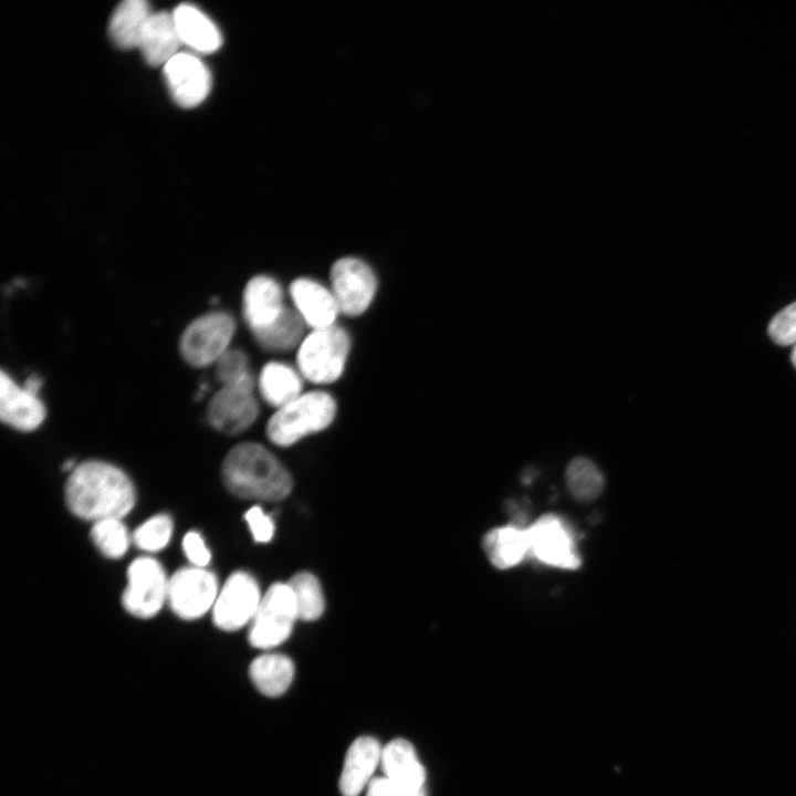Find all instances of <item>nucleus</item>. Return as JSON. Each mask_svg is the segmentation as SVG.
Wrapping results in <instances>:
<instances>
[{"mask_svg":"<svg viewBox=\"0 0 796 796\" xmlns=\"http://www.w3.org/2000/svg\"><path fill=\"white\" fill-rule=\"evenodd\" d=\"M366 796H427L425 789H411L385 776H375L366 788Z\"/></svg>","mask_w":796,"mask_h":796,"instance_id":"34","label":"nucleus"},{"mask_svg":"<svg viewBox=\"0 0 796 796\" xmlns=\"http://www.w3.org/2000/svg\"><path fill=\"white\" fill-rule=\"evenodd\" d=\"M255 688L266 696H279L290 687L294 677L293 661L281 653H263L249 668Z\"/></svg>","mask_w":796,"mask_h":796,"instance_id":"24","label":"nucleus"},{"mask_svg":"<svg viewBox=\"0 0 796 796\" xmlns=\"http://www.w3.org/2000/svg\"><path fill=\"white\" fill-rule=\"evenodd\" d=\"M298 370L281 362L265 364L258 378L262 398L276 409L302 395L303 380Z\"/></svg>","mask_w":796,"mask_h":796,"instance_id":"22","label":"nucleus"},{"mask_svg":"<svg viewBox=\"0 0 796 796\" xmlns=\"http://www.w3.org/2000/svg\"><path fill=\"white\" fill-rule=\"evenodd\" d=\"M566 485L576 500L589 502L600 494L604 476L591 460L576 457L567 465Z\"/></svg>","mask_w":796,"mask_h":796,"instance_id":"26","label":"nucleus"},{"mask_svg":"<svg viewBox=\"0 0 796 796\" xmlns=\"http://www.w3.org/2000/svg\"><path fill=\"white\" fill-rule=\"evenodd\" d=\"M289 292L306 326L320 329L335 325L341 311L331 290L312 279L300 277L291 283Z\"/></svg>","mask_w":796,"mask_h":796,"instance_id":"16","label":"nucleus"},{"mask_svg":"<svg viewBox=\"0 0 796 796\" xmlns=\"http://www.w3.org/2000/svg\"><path fill=\"white\" fill-rule=\"evenodd\" d=\"M172 13L153 12L140 38L138 48L151 66L165 65L181 45Z\"/></svg>","mask_w":796,"mask_h":796,"instance_id":"20","label":"nucleus"},{"mask_svg":"<svg viewBox=\"0 0 796 796\" xmlns=\"http://www.w3.org/2000/svg\"><path fill=\"white\" fill-rule=\"evenodd\" d=\"M171 13L182 44L199 53H212L221 46L219 29L198 7L181 3Z\"/></svg>","mask_w":796,"mask_h":796,"instance_id":"18","label":"nucleus"},{"mask_svg":"<svg viewBox=\"0 0 796 796\" xmlns=\"http://www.w3.org/2000/svg\"><path fill=\"white\" fill-rule=\"evenodd\" d=\"M336 415V402L325 391H308L276 409L266 425L268 438L289 447L307 434L326 429Z\"/></svg>","mask_w":796,"mask_h":796,"instance_id":"3","label":"nucleus"},{"mask_svg":"<svg viewBox=\"0 0 796 796\" xmlns=\"http://www.w3.org/2000/svg\"><path fill=\"white\" fill-rule=\"evenodd\" d=\"M349 347V336L341 326L313 329L297 348V370L311 383H333L343 374Z\"/></svg>","mask_w":796,"mask_h":796,"instance_id":"4","label":"nucleus"},{"mask_svg":"<svg viewBox=\"0 0 796 796\" xmlns=\"http://www.w3.org/2000/svg\"><path fill=\"white\" fill-rule=\"evenodd\" d=\"M172 527V520L169 515L157 514L135 530L133 542L143 551L158 552L169 543Z\"/></svg>","mask_w":796,"mask_h":796,"instance_id":"29","label":"nucleus"},{"mask_svg":"<svg viewBox=\"0 0 796 796\" xmlns=\"http://www.w3.org/2000/svg\"><path fill=\"white\" fill-rule=\"evenodd\" d=\"M164 76L174 101L181 107H195L211 90V74L196 54L179 52L164 65Z\"/></svg>","mask_w":796,"mask_h":796,"instance_id":"13","label":"nucleus"},{"mask_svg":"<svg viewBox=\"0 0 796 796\" xmlns=\"http://www.w3.org/2000/svg\"><path fill=\"white\" fill-rule=\"evenodd\" d=\"M46 416L45 406L39 395L18 385L13 378L1 370L0 375V418L1 421L19 431L36 430Z\"/></svg>","mask_w":796,"mask_h":796,"instance_id":"14","label":"nucleus"},{"mask_svg":"<svg viewBox=\"0 0 796 796\" xmlns=\"http://www.w3.org/2000/svg\"><path fill=\"white\" fill-rule=\"evenodd\" d=\"M329 277L331 291L342 313L357 316L369 307L377 280L367 263L357 258H342L333 264Z\"/></svg>","mask_w":796,"mask_h":796,"instance_id":"10","label":"nucleus"},{"mask_svg":"<svg viewBox=\"0 0 796 796\" xmlns=\"http://www.w3.org/2000/svg\"><path fill=\"white\" fill-rule=\"evenodd\" d=\"M380 768L385 777L411 789H425L426 771L410 742L395 739L383 746Z\"/></svg>","mask_w":796,"mask_h":796,"instance_id":"19","label":"nucleus"},{"mask_svg":"<svg viewBox=\"0 0 796 796\" xmlns=\"http://www.w3.org/2000/svg\"><path fill=\"white\" fill-rule=\"evenodd\" d=\"M153 14L144 0H126L114 10L108 25L112 41L121 49L138 48L144 29Z\"/></svg>","mask_w":796,"mask_h":796,"instance_id":"23","label":"nucleus"},{"mask_svg":"<svg viewBox=\"0 0 796 796\" xmlns=\"http://www.w3.org/2000/svg\"><path fill=\"white\" fill-rule=\"evenodd\" d=\"M221 472L228 490L247 500L280 501L293 485L284 465L256 442L233 447L223 459Z\"/></svg>","mask_w":796,"mask_h":796,"instance_id":"2","label":"nucleus"},{"mask_svg":"<svg viewBox=\"0 0 796 796\" xmlns=\"http://www.w3.org/2000/svg\"><path fill=\"white\" fill-rule=\"evenodd\" d=\"M214 376L220 386L253 377L248 355L241 349L229 348L214 364Z\"/></svg>","mask_w":796,"mask_h":796,"instance_id":"30","label":"nucleus"},{"mask_svg":"<svg viewBox=\"0 0 796 796\" xmlns=\"http://www.w3.org/2000/svg\"><path fill=\"white\" fill-rule=\"evenodd\" d=\"M296 604L298 619L315 620L324 611L323 590L317 578L307 572L295 574L287 583Z\"/></svg>","mask_w":796,"mask_h":796,"instance_id":"27","label":"nucleus"},{"mask_svg":"<svg viewBox=\"0 0 796 796\" xmlns=\"http://www.w3.org/2000/svg\"><path fill=\"white\" fill-rule=\"evenodd\" d=\"M251 534L256 543H268L274 534V523L260 506H253L244 514Z\"/></svg>","mask_w":796,"mask_h":796,"instance_id":"32","label":"nucleus"},{"mask_svg":"<svg viewBox=\"0 0 796 796\" xmlns=\"http://www.w3.org/2000/svg\"><path fill=\"white\" fill-rule=\"evenodd\" d=\"M258 415L253 377L220 386L207 406L209 425L229 436L245 431L256 420Z\"/></svg>","mask_w":796,"mask_h":796,"instance_id":"7","label":"nucleus"},{"mask_svg":"<svg viewBox=\"0 0 796 796\" xmlns=\"http://www.w3.org/2000/svg\"><path fill=\"white\" fill-rule=\"evenodd\" d=\"M182 548L192 566L205 567L211 559L203 537L196 531H190L184 536Z\"/></svg>","mask_w":796,"mask_h":796,"instance_id":"33","label":"nucleus"},{"mask_svg":"<svg viewBox=\"0 0 796 796\" xmlns=\"http://www.w3.org/2000/svg\"><path fill=\"white\" fill-rule=\"evenodd\" d=\"M768 334L778 345L796 344V302L784 307L772 318Z\"/></svg>","mask_w":796,"mask_h":796,"instance_id":"31","label":"nucleus"},{"mask_svg":"<svg viewBox=\"0 0 796 796\" xmlns=\"http://www.w3.org/2000/svg\"><path fill=\"white\" fill-rule=\"evenodd\" d=\"M527 534L530 554L540 562L563 569H576L580 566L573 532L559 516H541L527 527Z\"/></svg>","mask_w":796,"mask_h":796,"instance_id":"11","label":"nucleus"},{"mask_svg":"<svg viewBox=\"0 0 796 796\" xmlns=\"http://www.w3.org/2000/svg\"><path fill=\"white\" fill-rule=\"evenodd\" d=\"M381 751L383 746L371 736H360L350 744L338 783L343 796H358L368 787L380 766Z\"/></svg>","mask_w":796,"mask_h":796,"instance_id":"17","label":"nucleus"},{"mask_svg":"<svg viewBox=\"0 0 796 796\" xmlns=\"http://www.w3.org/2000/svg\"><path fill=\"white\" fill-rule=\"evenodd\" d=\"M283 290L268 275H255L245 284L242 313L251 333L271 325L285 310Z\"/></svg>","mask_w":796,"mask_h":796,"instance_id":"15","label":"nucleus"},{"mask_svg":"<svg viewBox=\"0 0 796 796\" xmlns=\"http://www.w3.org/2000/svg\"><path fill=\"white\" fill-rule=\"evenodd\" d=\"M255 579L245 572L229 576L212 607L213 622L222 630L233 631L251 622L261 601Z\"/></svg>","mask_w":796,"mask_h":796,"instance_id":"12","label":"nucleus"},{"mask_svg":"<svg viewBox=\"0 0 796 796\" xmlns=\"http://www.w3.org/2000/svg\"><path fill=\"white\" fill-rule=\"evenodd\" d=\"M135 489L118 467L88 460L76 465L65 484V501L73 514L88 521L123 519L135 504Z\"/></svg>","mask_w":796,"mask_h":796,"instance_id":"1","label":"nucleus"},{"mask_svg":"<svg viewBox=\"0 0 796 796\" xmlns=\"http://www.w3.org/2000/svg\"><path fill=\"white\" fill-rule=\"evenodd\" d=\"M296 619V604L289 584L275 583L262 596L250 622L249 641L259 649L276 647L290 637Z\"/></svg>","mask_w":796,"mask_h":796,"instance_id":"6","label":"nucleus"},{"mask_svg":"<svg viewBox=\"0 0 796 796\" xmlns=\"http://www.w3.org/2000/svg\"><path fill=\"white\" fill-rule=\"evenodd\" d=\"M91 538L106 557L119 558L128 549L129 535L122 519H105L94 522Z\"/></svg>","mask_w":796,"mask_h":796,"instance_id":"28","label":"nucleus"},{"mask_svg":"<svg viewBox=\"0 0 796 796\" xmlns=\"http://www.w3.org/2000/svg\"><path fill=\"white\" fill-rule=\"evenodd\" d=\"M305 322L296 310L285 307L268 327L253 333L255 342L266 350H290L304 339Z\"/></svg>","mask_w":796,"mask_h":796,"instance_id":"25","label":"nucleus"},{"mask_svg":"<svg viewBox=\"0 0 796 796\" xmlns=\"http://www.w3.org/2000/svg\"><path fill=\"white\" fill-rule=\"evenodd\" d=\"M42 384V378L38 374H32L25 379L23 387L31 392L39 395Z\"/></svg>","mask_w":796,"mask_h":796,"instance_id":"35","label":"nucleus"},{"mask_svg":"<svg viewBox=\"0 0 796 796\" xmlns=\"http://www.w3.org/2000/svg\"><path fill=\"white\" fill-rule=\"evenodd\" d=\"M482 546L494 567L516 566L530 553L527 528L515 524L495 527L483 536Z\"/></svg>","mask_w":796,"mask_h":796,"instance_id":"21","label":"nucleus"},{"mask_svg":"<svg viewBox=\"0 0 796 796\" xmlns=\"http://www.w3.org/2000/svg\"><path fill=\"white\" fill-rule=\"evenodd\" d=\"M790 359H792V363L794 364V366L796 367V344L793 346Z\"/></svg>","mask_w":796,"mask_h":796,"instance_id":"36","label":"nucleus"},{"mask_svg":"<svg viewBox=\"0 0 796 796\" xmlns=\"http://www.w3.org/2000/svg\"><path fill=\"white\" fill-rule=\"evenodd\" d=\"M234 331V320L227 312L202 314L182 331L179 353L191 367L202 368L214 365L229 349Z\"/></svg>","mask_w":796,"mask_h":796,"instance_id":"5","label":"nucleus"},{"mask_svg":"<svg viewBox=\"0 0 796 796\" xmlns=\"http://www.w3.org/2000/svg\"><path fill=\"white\" fill-rule=\"evenodd\" d=\"M168 583L160 563L151 557L136 558L127 569L124 608L138 618L155 616L167 600Z\"/></svg>","mask_w":796,"mask_h":796,"instance_id":"8","label":"nucleus"},{"mask_svg":"<svg viewBox=\"0 0 796 796\" xmlns=\"http://www.w3.org/2000/svg\"><path fill=\"white\" fill-rule=\"evenodd\" d=\"M219 593L216 575L205 567H184L168 583L167 601L182 619H196L214 605Z\"/></svg>","mask_w":796,"mask_h":796,"instance_id":"9","label":"nucleus"}]
</instances>
